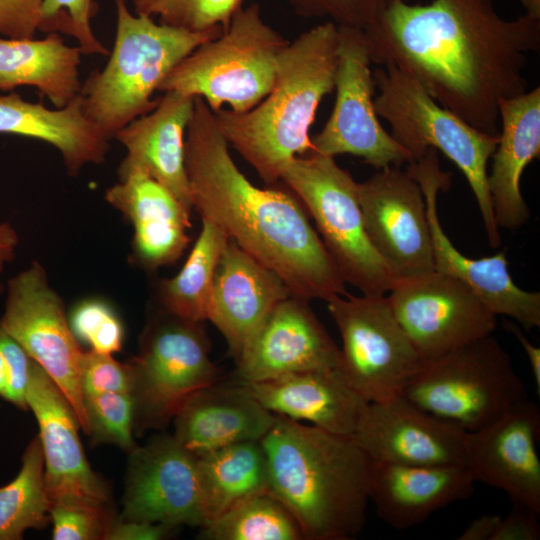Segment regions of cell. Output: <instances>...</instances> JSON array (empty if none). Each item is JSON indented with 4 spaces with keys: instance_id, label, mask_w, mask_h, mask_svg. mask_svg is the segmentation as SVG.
Here are the masks:
<instances>
[{
    "instance_id": "6da1fadb",
    "label": "cell",
    "mask_w": 540,
    "mask_h": 540,
    "mask_svg": "<svg viewBox=\"0 0 540 540\" xmlns=\"http://www.w3.org/2000/svg\"><path fill=\"white\" fill-rule=\"evenodd\" d=\"M371 63L413 76L444 108L499 135V103L527 91L540 20L502 18L492 0L397 1L363 28Z\"/></svg>"
},
{
    "instance_id": "7a4b0ae2",
    "label": "cell",
    "mask_w": 540,
    "mask_h": 540,
    "mask_svg": "<svg viewBox=\"0 0 540 540\" xmlns=\"http://www.w3.org/2000/svg\"><path fill=\"white\" fill-rule=\"evenodd\" d=\"M185 166L193 209L274 271L292 296L327 301L348 293L298 198L259 188L246 178L213 111L199 96L186 129Z\"/></svg>"
},
{
    "instance_id": "3957f363",
    "label": "cell",
    "mask_w": 540,
    "mask_h": 540,
    "mask_svg": "<svg viewBox=\"0 0 540 540\" xmlns=\"http://www.w3.org/2000/svg\"><path fill=\"white\" fill-rule=\"evenodd\" d=\"M269 491L307 540H350L366 521L372 460L351 437L275 415L260 440Z\"/></svg>"
},
{
    "instance_id": "277c9868",
    "label": "cell",
    "mask_w": 540,
    "mask_h": 540,
    "mask_svg": "<svg viewBox=\"0 0 540 540\" xmlns=\"http://www.w3.org/2000/svg\"><path fill=\"white\" fill-rule=\"evenodd\" d=\"M338 26L325 21L290 41L278 56L270 92L254 108L213 111L226 141L266 185L286 164L313 151L309 132L322 99L334 90Z\"/></svg>"
},
{
    "instance_id": "5b68a950",
    "label": "cell",
    "mask_w": 540,
    "mask_h": 540,
    "mask_svg": "<svg viewBox=\"0 0 540 540\" xmlns=\"http://www.w3.org/2000/svg\"><path fill=\"white\" fill-rule=\"evenodd\" d=\"M114 1L116 34L109 60L102 70L90 74L80 92L85 115L110 140L156 107L159 98H152L154 92L182 59L224 32L177 29L132 14L125 0Z\"/></svg>"
},
{
    "instance_id": "8992f818",
    "label": "cell",
    "mask_w": 540,
    "mask_h": 540,
    "mask_svg": "<svg viewBox=\"0 0 540 540\" xmlns=\"http://www.w3.org/2000/svg\"><path fill=\"white\" fill-rule=\"evenodd\" d=\"M379 94L375 111L391 127V135L411 155L441 151L465 176L477 201L491 248L501 243L488 189L487 165L499 135L478 130L441 106L409 73L395 66L373 71Z\"/></svg>"
},
{
    "instance_id": "52a82bcc",
    "label": "cell",
    "mask_w": 540,
    "mask_h": 540,
    "mask_svg": "<svg viewBox=\"0 0 540 540\" xmlns=\"http://www.w3.org/2000/svg\"><path fill=\"white\" fill-rule=\"evenodd\" d=\"M289 42L263 20L258 3L242 6L221 35L169 72L158 91L199 96L212 111L247 112L270 92L278 56Z\"/></svg>"
},
{
    "instance_id": "ba28073f",
    "label": "cell",
    "mask_w": 540,
    "mask_h": 540,
    "mask_svg": "<svg viewBox=\"0 0 540 540\" xmlns=\"http://www.w3.org/2000/svg\"><path fill=\"white\" fill-rule=\"evenodd\" d=\"M311 215L317 233L345 283L361 294L385 295L398 276L372 245L363 221L357 184L334 157L297 156L280 176Z\"/></svg>"
},
{
    "instance_id": "9c48e42d",
    "label": "cell",
    "mask_w": 540,
    "mask_h": 540,
    "mask_svg": "<svg viewBox=\"0 0 540 540\" xmlns=\"http://www.w3.org/2000/svg\"><path fill=\"white\" fill-rule=\"evenodd\" d=\"M401 395L468 432L528 399L508 353L492 334L425 362Z\"/></svg>"
},
{
    "instance_id": "30bf717a",
    "label": "cell",
    "mask_w": 540,
    "mask_h": 540,
    "mask_svg": "<svg viewBox=\"0 0 540 540\" xmlns=\"http://www.w3.org/2000/svg\"><path fill=\"white\" fill-rule=\"evenodd\" d=\"M203 322L165 311L151 319L137 356L127 363L135 400V430L164 428L198 390L220 379Z\"/></svg>"
},
{
    "instance_id": "8fae6325",
    "label": "cell",
    "mask_w": 540,
    "mask_h": 540,
    "mask_svg": "<svg viewBox=\"0 0 540 540\" xmlns=\"http://www.w3.org/2000/svg\"><path fill=\"white\" fill-rule=\"evenodd\" d=\"M327 302L341 340L338 371L367 402L401 395L425 363L385 295H337Z\"/></svg>"
},
{
    "instance_id": "7c38bea8",
    "label": "cell",
    "mask_w": 540,
    "mask_h": 540,
    "mask_svg": "<svg viewBox=\"0 0 540 540\" xmlns=\"http://www.w3.org/2000/svg\"><path fill=\"white\" fill-rule=\"evenodd\" d=\"M0 326L55 382L87 434L80 387L83 351L70 328L64 302L39 262H32L8 280Z\"/></svg>"
},
{
    "instance_id": "4fadbf2b",
    "label": "cell",
    "mask_w": 540,
    "mask_h": 540,
    "mask_svg": "<svg viewBox=\"0 0 540 540\" xmlns=\"http://www.w3.org/2000/svg\"><path fill=\"white\" fill-rule=\"evenodd\" d=\"M338 35L335 103L322 130L311 137L312 152L330 157L351 154L377 170L401 167L412 158L378 119L373 98L376 84L363 29L338 26Z\"/></svg>"
},
{
    "instance_id": "5bb4252c",
    "label": "cell",
    "mask_w": 540,
    "mask_h": 540,
    "mask_svg": "<svg viewBox=\"0 0 540 540\" xmlns=\"http://www.w3.org/2000/svg\"><path fill=\"white\" fill-rule=\"evenodd\" d=\"M424 362L494 332L496 315L465 283L431 272L399 278L387 296Z\"/></svg>"
},
{
    "instance_id": "9a60e30c",
    "label": "cell",
    "mask_w": 540,
    "mask_h": 540,
    "mask_svg": "<svg viewBox=\"0 0 540 540\" xmlns=\"http://www.w3.org/2000/svg\"><path fill=\"white\" fill-rule=\"evenodd\" d=\"M357 193L367 235L398 278L435 270L425 199L407 170L380 169Z\"/></svg>"
},
{
    "instance_id": "2e32d148",
    "label": "cell",
    "mask_w": 540,
    "mask_h": 540,
    "mask_svg": "<svg viewBox=\"0 0 540 540\" xmlns=\"http://www.w3.org/2000/svg\"><path fill=\"white\" fill-rule=\"evenodd\" d=\"M407 172L420 185L431 229L434 269L469 286L497 316L516 320L525 329L540 326V293L521 289L508 271L505 252L472 259L452 244L442 229L437 197L450 184V174L440 167L438 152L428 149L407 163Z\"/></svg>"
},
{
    "instance_id": "e0dca14e",
    "label": "cell",
    "mask_w": 540,
    "mask_h": 540,
    "mask_svg": "<svg viewBox=\"0 0 540 540\" xmlns=\"http://www.w3.org/2000/svg\"><path fill=\"white\" fill-rule=\"evenodd\" d=\"M122 519L202 527L198 458L173 435L130 451Z\"/></svg>"
},
{
    "instance_id": "ac0fdd59",
    "label": "cell",
    "mask_w": 540,
    "mask_h": 540,
    "mask_svg": "<svg viewBox=\"0 0 540 540\" xmlns=\"http://www.w3.org/2000/svg\"><path fill=\"white\" fill-rule=\"evenodd\" d=\"M467 436L460 426L398 395L367 402L351 438L374 462L464 466Z\"/></svg>"
},
{
    "instance_id": "d6986e66",
    "label": "cell",
    "mask_w": 540,
    "mask_h": 540,
    "mask_svg": "<svg viewBox=\"0 0 540 540\" xmlns=\"http://www.w3.org/2000/svg\"><path fill=\"white\" fill-rule=\"evenodd\" d=\"M340 348L309 301L289 296L267 315L236 362L241 382H261L305 371L338 370Z\"/></svg>"
},
{
    "instance_id": "ffe728a7",
    "label": "cell",
    "mask_w": 540,
    "mask_h": 540,
    "mask_svg": "<svg viewBox=\"0 0 540 540\" xmlns=\"http://www.w3.org/2000/svg\"><path fill=\"white\" fill-rule=\"evenodd\" d=\"M540 412L526 399L490 425L468 432L464 466L475 482L504 491L540 514Z\"/></svg>"
},
{
    "instance_id": "44dd1931",
    "label": "cell",
    "mask_w": 540,
    "mask_h": 540,
    "mask_svg": "<svg viewBox=\"0 0 540 540\" xmlns=\"http://www.w3.org/2000/svg\"><path fill=\"white\" fill-rule=\"evenodd\" d=\"M26 400L39 426L50 502L84 500L109 504V489L87 461L78 434L80 425L70 402L34 360Z\"/></svg>"
},
{
    "instance_id": "7402d4cb",
    "label": "cell",
    "mask_w": 540,
    "mask_h": 540,
    "mask_svg": "<svg viewBox=\"0 0 540 540\" xmlns=\"http://www.w3.org/2000/svg\"><path fill=\"white\" fill-rule=\"evenodd\" d=\"M289 296L274 271L229 239L215 272L207 320L236 361L270 311Z\"/></svg>"
},
{
    "instance_id": "603a6c76",
    "label": "cell",
    "mask_w": 540,
    "mask_h": 540,
    "mask_svg": "<svg viewBox=\"0 0 540 540\" xmlns=\"http://www.w3.org/2000/svg\"><path fill=\"white\" fill-rule=\"evenodd\" d=\"M194 96L165 91L158 104L114 136L126 149L118 168L119 179L143 172L166 187L192 211L185 166V134L194 108Z\"/></svg>"
},
{
    "instance_id": "cb8c5ba5",
    "label": "cell",
    "mask_w": 540,
    "mask_h": 540,
    "mask_svg": "<svg viewBox=\"0 0 540 540\" xmlns=\"http://www.w3.org/2000/svg\"><path fill=\"white\" fill-rule=\"evenodd\" d=\"M105 200L132 225V254L143 268L175 263L189 244L191 210L149 175L135 171L105 191Z\"/></svg>"
},
{
    "instance_id": "d4e9b609",
    "label": "cell",
    "mask_w": 540,
    "mask_h": 540,
    "mask_svg": "<svg viewBox=\"0 0 540 540\" xmlns=\"http://www.w3.org/2000/svg\"><path fill=\"white\" fill-rule=\"evenodd\" d=\"M275 414L267 410L240 381L215 382L191 395L174 416L173 437L201 456L220 448L260 441Z\"/></svg>"
},
{
    "instance_id": "484cf974",
    "label": "cell",
    "mask_w": 540,
    "mask_h": 540,
    "mask_svg": "<svg viewBox=\"0 0 540 540\" xmlns=\"http://www.w3.org/2000/svg\"><path fill=\"white\" fill-rule=\"evenodd\" d=\"M463 465L414 466L372 461L369 500L378 516L397 530L410 529L437 510L473 493Z\"/></svg>"
},
{
    "instance_id": "4316f807",
    "label": "cell",
    "mask_w": 540,
    "mask_h": 540,
    "mask_svg": "<svg viewBox=\"0 0 540 540\" xmlns=\"http://www.w3.org/2000/svg\"><path fill=\"white\" fill-rule=\"evenodd\" d=\"M499 119L487 183L498 227L516 230L530 217L520 182L524 169L540 155V87L500 101Z\"/></svg>"
},
{
    "instance_id": "83f0119b",
    "label": "cell",
    "mask_w": 540,
    "mask_h": 540,
    "mask_svg": "<svg viewBox=\"0 0 540 540\" xmlns=\"http://www.w3.org/2000/svg\"><path fill=\"white\" fill-rule=\"evenodd\" d=\"M241 383L273 414L307 421L342 436H352L367 404L338 370L305 371Z\"/></svg>"
},
{
    "instance_id": "f1b7e54d",
    "label": "cell",
    "mask_w": 540,
    "mask_h": 540,
    "mask_svg": "<svg viewBox=\"0 0 540 540\" xmlns=\"http://www.w3.org/2000/svg\"><path fill=\"white\" fill-rule=\"evenodd\" d=\"M0 133L47 142L60 152L72 176L86 165L103 163L110 148V139L85 115L80 94L55 109L28 102L17 93L1 95Z\"/></svg>"
},
{
    "instance_id": "f546056e",
    "label": "cell",
    "mask_w": 540,
    "mask_h": 540,
    "mask_svg": "<svg viewBox=\"0 0 540 540\" xmlns=\"http://www.w3.org/2000/svg\"><path fill=\"white\" fill-rule=\"evenodd\" d=\"M81 55L58 33L43 39L0 37V90L33 86L55 108H63L81 92Z\"/></svg>"
},
{
    "instance_id": "4dcf8cb0",
    "label": "cell",
    "mask_w": 540,
    "mask_h": 540,
    "mask_svg": "<svg viewBox=\"0 0 540 540\" xmlns=\"http://www.w3.org/2000/svg\"><path fill=\"white\" fill-rule=\"evenodd\" d=\"M197 458L202 527L239 502L269 491L266 459L260 441L232 444Z\"/></svg>"
},
{
    "instance_id": "1f68e13d",
    "label": "cell",
    "mask_w": 540,
    "mask_h": 540,
    "mask_svg": "<svg viewBox=\"0 0 540 540\" xmlns=\"http://www.w3.org/2000/svg\"><path fill=\"white\" fill-rule=\"evenodd\" d=\"M202 218L200 233L180 271L160 281L158 298L162 310L182 319L207 320L215 272L229 241L224 230Z\"/></svg>"
},
{
    "instance_id": "d6a6232c",
    "label": "cell",
    "mask_w": 540,
    "mask_h": 540,
    "mask_svg": "<svg viewBox=\"0 0 540 540\" xmlns=\"http://www.w3.org/2000/svg\"><path fill=\"white\" fill-rule=\"evenodd\" d=\"M50 507L44 456L37 436L25 449L17 476L0 487V540H19L26 530L47 526Z\"/></svg>"
},
{
    "instance_id": "836d02e7",
    "label": "cell",
    "mask_w": 540,
    "mask_h": 540,
    "mask_svg": "<svg viewBox=\"0 0 540 540\" xmlns=\"http://www.w3.org/2000/svg\"><path fill=\"white\" fill-rule=\"evenodd\" d=\"M205 540H304L289 510L270 492L255 494L200 528Z\"/></svg>"
},
{
    "instance_id": "e575fe53",
    "label": "cell",
    "mask_w": 540,
    "mask_h": 540,
    "mask_svg": "<svg viewBox=\"0 0 540 540\" xmlns=\"http://www.w3.org/2000/svg\"><path fill=\"white\" fill-rule=\"evenodd\" d=\"M135 14L189 32L225 31L243 0H131Z\"/></svg>"
},
{
    "instance_id": "d590c367",
    "label": "cell",
    "mask_w": 540,
    "mask_h": 540,
    "mask_svg": "<svg viewBox=\"0 0 540 540\" xmlns=\"http://www.w3.org/2000/svg\"><path fill=\"white\" fill-rule=\"evenodd\" d=\"M87 434L97 442L117 445L127 451L136 445L135 400L132 393L106 392L83 396Z\"/></svg>"
},
{
    "instance_id": "8d00e7d4",
    "label": "cell",
    "mask_w": 540,
    "mask_h": 540,
    "mask_svg": "<svg viewBox=\"0 0 540 540\" xmlns=\"http://www.w3.org/2000/svg\"><path fill=\"white\" fill-rule=\"evenodd\" d=\"M68 322L78 342L90 345L91 350L112 355L122 349L124 326L108 302L85 299L72 309Z\"/></svg>"
},
{
    "instance_id": "74e56055",
    "label": "cell",
    "mask_w": 540,
    "mask_h": 540,
    "mask_svg": "<svg viewBox=\"0 0 540 540\" xmlns=\"http://www.w3.org/2000/svg\"><path fill=\"white\" fill-rule=\"evenodd\" d=\"M50 521L54 540H102L114 518L109 504L59 500L51 503Z\"/></svg>"
},
{
    "instance_id": "f35d334b",
    "label": "cell",
    "mask_w": 540,
    "mask_h": 540,
    "mask_svg": "<svg viewBox=\"0 0 540 540\" xmlns=\"http://www.w3.org/2000/svg\"><path fill=\"white\" fill-rule=\"evenodd\" d=\"M397 1L409 0H287L304 18H325L337 26L363 29Z\"/></svg>"
},
{
    "instance_id": "ab89813d",
    "label": "cell",
    "mask_w": 540,
    "mask_h": 540,
    "mask_svg": "<svg viewBox=\"0 0 540 540\" xmlns=\"http://www.w3.org/2000/svg\"><path fill=\"white\" fill-rule=\"evenodd\" d=\"M82 395L106 392L132 393V376L128 363H120L111 354L90 350L80 360Z\"/></svg>"
},
{
    "instance_id": "60d3db41",
    "label": "cell",
    "mask_w": 540,
    "mask_h": 540,
    "mask_svg": "<svg viewBox=\"0 0 540 540\" xmlns=\"http://www.w3.org/2000/svg\"><path fill=\"white\" fill-rule=\"evenodd\" d=\"M42 0H0V35L32 38L38 28Z\"/></svg>"
},
{
    "instance_id": "b9f144b4",
    "label": "cell",
    "mask_w": 540,
    "mask_h": 540,
    "mask_svg": "<svg viewBox=\"0 0 540 540\" xmlns=\"http://www.w3.org/2000/svg\"><path fill=\"white\" fill-rule=\"evenodd\" d=\"M538 516L539 514L527 507L513 504L508 515L501 518L491 540H538Z\"/></svg>"
},
{
    "instance_id": "7bdbcfd3",
    "label": "cell",
    "mask_w": 540,
    "mask_h": 540,
    "mask_svg": "<svg viewBox=\"0 0 540 540\" xmlns=\"http://www.w3.org/2000/svg\"><path fill=\"white\" fill-rule=\"evenodd\" d=\"M176 528L161 523L114 519L105 540H161L171 536Z\"/></svg>"
},
{
    "instance_id": "ee69618b",
    "label": "cell",
    "mask_w": 540,
    "mask_h": 540,
    "mask_svg": "<svg viewBox=\"0 0 540 540\" xmlns=\"http://www.w3.org/2000/svg\"><path fill=\"white\" fill-rule=\"evenodd\" d=\"M505 328L508 332L513 334L518 342L521 344L524 353L528 359L531 367L535 386L537 387V394H540V348L535 346L522 332L521 328L509 321H505Z\"/></svg>"
},
{
    "instance_id": "f6af8a7d",
    "label": "cell",
    "mask_w": 540,
    "mask_h": 540,
    "mask_svg": "<svg viewBox=\"0 0 540 540\" xmlns=\"http://www.w3.org/2000/svg\"><path fill=\"white\" fill-rule=\"evenodd\" d=\"M501 516L497 514L482 515L473 520L458 537L459 540H491Z\"/></svg>"
},
{
    "instance_id": "bcb514c9",
    "label": "cell",
    "mask_w": 540,
    "mask_h": 540,
    "mask_svg": "<svg viewBox=\"0 0 540 540\" xmlns=\"http://www.w3.org/2000/svg\"><path fill=\"white\" fill-rule=\"evenodd\" d=\"M19 237L14 227L9 222L0 223V277L6 265L15 257ZM2 284L0 281V291Z\"/></svg>"
},
{
    "instance_id": "7dc6e473",
    "label": "cell",
    "mask_w": 540,
    "mask_h": 540,
    "mask_svg": "<svg viewBox=\"0 0 540 540\" xmlns=\"http://www.w3.org/2000/svg\"><path fill=\"white\" fill-rule=\"evenodd\" d=\"M5 330L0 326V397L4 398L7 390V359L4 350Z\"/></svg>"
},
{
    "instance_id": "c3c4849f",
    "label": "cell",
    "mask_w": 540,
    "mask_h": 540,
    "mask_svg": "<svg viewBox=\"0 0 540 540\" xmlns=\"http://www.w3.org/2000/svg\"><path fill=\"white\" fill-rule=\"evenodd\" d=\"M526 10L525 14L540 20V0H518Z\"/></svg>"
}]
</instances>
